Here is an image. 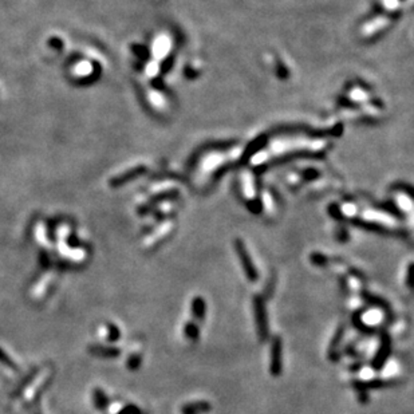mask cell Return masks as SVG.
Wrapping results in <instances>:
<instances>
[{"label": "cell", "instance_id": "obj_21", "mask_svg": "<svg viewBox=\"0 0 414 414\" xmlns=\"http://www.w3.org/2000/svg\"><path fill=\"white\" fill-rule=\"evenodd\" d=\"M184 335L187 339L192 342H197L200 339V327H198L197 322H187L184 326Z\"/></svg>", "mask_w": 414, "mask_h": 414}, {"label": "cell", "instance_id": "obj_5", "mask_svg": "<svg viewBox=\"0 0 414 414\" xmlns=\"http://www.w3.org/2000/svg\"><path fill=\"white\" fill-rule=\"evenodd\" d=\"M239 188H240L242 197L246 200L251 211H253V204H256V206L260 211L256 179H255V174H253L252 170L244 169V170L240 172V174H239Z\"/></svg>", "mask_w": 414, "mask_h": 414}, {"label": "cell", "instance_id": "obj_3", "mask_svg": "<svg viewBox=\"0 0 414 414\" xmlns=\"http://www.w3.org/2000/svg\"><path fill=\"white\" fill-rule=\"evenodd\" d=\"M253 315H255V323H256L257 338L261 343L268 341L270 338V322H268L267 306H265V298L260 293L253 295L252 299Z\"/></svg>", "mask_w": 414, "mask_h": 414}, {"label": "cell", "instance_id": "obj_19", "mask_svg": "<svg viewBox=\"0 0 414 414\" xmlns=\"http://www.w3.org/2000/svg\"><path fill=\"white\" fill-rule=\"evenodd\" d=\"M401 3L402 0H379V7L383 10V14L393 18L401 12Z\"/></svg>", "mask_w": 414, "mask_h": 414}, {"label": "cell", "instance_id": "obj_9", "mask_svg": "<svg viewBox=\"0 0 414 414\" xmlns=\"http://www.w3.org/2000/svg\"><path fill=\"white\" fill-rule=\"evenodd\" d=\"M270 373L278 378L283 373V341L279 335L272 337L270 347Z\"/></svg>", "mask_w": 414, "mask_h": 414}, {"label": "cell", "instance_id": "obj_13", "mask_svg": "<svg viewBox=\"0 0 414 414\" xmlns=\"http://www.w3.org/2000/svg\"><path fill=\"white\" fill-rule=\"evenodd\" d=\"M393 202H394L397 212L402 213L403 216L406 213H410L413 211V200H411V196L406 191L394 192V194H393Z\"/></svg>", "mask_w": 414, "mask_h": 414}, {"label": "cell", "instance_id": "obj_16", "mask_svg": "<svg viewBox=\"0 0 414 414\" xmlns=\"http://www.w3.org/2000/svg\"><path fill=\"white\" fill-rule=\"evenodd\" d=\"M365 312H366L365 308H358L356 312H352V315H351L352 326L356 327L359 333L365 334V335H373V334H375L377 329L373 326H370V324H367L366 322H363L362 316Z\"/></svg>", "mask_w": 414, "mask_h": 414}, {"label": "cell", "instance_id": "obj_18", "mask_svg": "<svg viewBox=\"0 0 414 414\" xmlns=\"http://www.w3.org/2000/svg\"><path fill=\"white\" fill-rule=\"evenodd\" d=\"M212 409L211 403L206 401H194L191 403H185L181 409L183 414H201L206 413Z\"/></svg>", "mask_w": 414, "mask_h": 414}, {"label": "cell", "instance_id": "obj_20", "mask_svg": "<svg viewBox=\"0 0 414 414\" xmlns=\"http://www.w3.org/2000/svg\"><path fill=\"white\" fill-rule=\"evenodd\" d=\"M162 71V63L154 61V59H151L149 62L145 65V77L147 79H157L160 75H161Z\"/></svg>", "mask_w": 414, "mask_h": 414}, {"label": "cell", "instance_id": "obj_25", "mask_svg": "<svg viewBox=\"0 0 414 414\" xmlns=\"http://www.w3.org/2000/svg\"><path fill=\"white\" fill-rule=\"evenodd\" d=\"M139 366H141V356L139 354H133L128 359V367L130 370H137Z\"/></svg>", "mask_w": 414, "mask_h": 414}, {"label": "cell", "instance_id": "obj_26", "mask_svg": "<svg viewBox=\"0 0 414 414\" xmlns=\"http://www.w3.org/2000/svg\"><path fill=\"white\" fill-rule=\"evenodd\" d=\"M96 400H97V406H98L99 409H105V407H107V398L102 392L97 390Z\"/></svg>", "mask_w": 414, "mask_h": 414}, {"label": "cell", "instance_id": "obj_4", "mask_svg": "<svg viewBox=\"0 0 414 414\" xmlns=\"http://www.w3.org/2000/svg\"><path fill=\"white\" fill-rule=\"evenodd\" d=\"M393 24V18L385 14L375 15L374 18L367 19L366 22H363L359 27V37L363 41H370L374 38L379 37L382 33H385L386 29Z\"/></svg>", "mask_w": 414, "mask_h": 414}, {"label": "cell", "instance_id": "obj_6", "mask_svg": "<svg viewBox=\"0 0 414 414\" xmlns=\"http://www.w3.org/2000/svg\"><path fill=\"white\" fill-rule=\"evenodd\" d=\"M173 48H174V38L166 31L156 34L151 44L152 59L162 63L165 62L169 56L172 55Z\"/></svg>", "mask_w": 414, "mask_h": 414}, {"label": "cell", "instance_id": "obj_23", "mask_svg": "<svg viewBox=\"0 0 414 414\" xmlns=\"http://www.w3.org/2000/svg\"><path fill=\"white\" fill-rule=\"evenodd\" d=\"M310 260H311V263L314 264V265H318V267H324V265H327L329 261H330L326 255H323V253H319V252L311 253Z\"/></svg>", "mask_w": 414, "mask_h": 414}, {"label": "cell", "instance_id": "obj_24", "mask_svg": "<svg viewBox=\"0 0 414 414\" xmlns=\"http://www.w3.org/2000/svg\"><path fill=\"white\" fill-rule=\"evenodd\" d=\"M107 339L111 342H115L120 339V330H118V327L115 326V324H109L107 326Z\"/></svg>", "mask_w": 414, "mask_h": 414}, {"label": "cell", "instance_id": "obj_15", "mask_svg": "<svg viewBox=\"0 0 414 414\" xmlns=\"http://www.w3.org/2000/svg\"><path fill=\"white\" fill-rule=\"evenodd\" d=\"M147 101L151 106L154 107L157 111H165L169 107V98H166L165 94L160 88H152L147 92Z\"/></svg>", "mask_w": 414, "mask_h": 414}, {"label": "cell", "instance_id": "obj_14", "mask_svg": "<svg viewBox=\"0 0 414 414\" xmlns=\"http://www.w3.org/2000/svg\"><path fill=\"white\" fill-rule=\"evenodd\" d=\"M345 333H346V326L342 323L339 324L335 331V334L333 335V339L330 342V346H329V358L331 361H338L341 354H339V347H341L342 342H343V338H345Z\"/></svg>", "mask_w": 414, "mask_h": 414}, {"label": "cell", "instance_id": "obj_10", "mask_svg": "<svg viewBox=\"0 0 414 414\" xmlns=\"http://www.w3.org/2000/svg\"><path fill=\"white\" fill-rule=\"evenodd\" d=\"M396 381L383 379V378H371V379H354L351 382L352 388L357 392H369V390H379V389L392 388L396 385Z\"/></svg>", "mask_w": 414, "mask_h": 414}, {"label": "cell", "instance_id": "obj_8", "mask_svg": "<svg viewBox=\"0 0 414 414\" xmlns=\"http://www.w3.org/2000/svg\"><path fill=\"white\" fill-rule=\"evenodd\" d=\"M235 249L238 253V259L240 261L242 270L246 275L247 280L251 283H256L259 280V271H257L256 265L253 263L252 256L249 255L248 249L246 247V243L238 239L235 242Z\"/></svg>", "mask_w": 414, "mask_h": 414}, {"label": "cell", "instance_id": "obj_22", "mask_svg": "<svg viewBox=\"0 0 414 414\" xmlns=\"http://www.w3.org/2000/svg\"><path fill=\"white\" fill-rule=\"evenodd\" d=\"M304 180H306V179H304V176L302 174L301 172H290L286 177L287 184H288V185H290V187H292V188L301 187L302 184L304 183Z\"/></svg>", "mask_w": 414, "mask_h": 414}, {"label": "cell", "instance_id": "obj_27", "mask_svg": "<svg viewBox=\"0 0 414 414\" xmlns=\"http://www.w3.org/2000/svg\"><path fill=\"white\" fill-rule=\"evenodd\" d=\"M410 280H411V264L409 265V267H407V274H406V284L409 288H411Z\"/></svg>", "mask_w": 414, "mask_h": 414}, {"label": "cell", "instance_id": "obj_2", "mask_svg": "<svg viewBox=\"0 0 414 414\" xmlns=\"http://www.w3.org/2000/svg\"><path fill=\"white\" fill-rule=\"evenodd\" d=\"M242 154V147H231L229 151H209L202 154L196 162L193 170L194 183L198 187L211 183L213 176L220 173L224 168H227L231 162L236 161Z\"/></svg>", "mask_w": 414, "mask_h": 414}, {"label": "cell", "instance_id": "obj_1", "mask_svg": "<svg viewBox=\"0 0 414 414\" xmlns=\"http://www.w3.org/2000/svg\"><path fill=\"white\" fill-rule=\"evenodd\" d=\"M329 146V141L324 138H308V137H286L276 138L268 143L261 151H257L251 158L252 166H263L274 158L299 153L320 154Z\"/></svg>", "mask_w": 414, "mask_h": 414}, {"label": "cell", "instance_id": "obj_11", "mask_svg": "<svg viewBox=\"0 0 414 414\" xmlns=\"http://www.w3.org/2000/svg\"><path fill=\"white\" fill-rule=\"evenodd\" d=\"M346 98L352 105L362 106V105L370 103V101H373V94L367 88L363 87V86L352 84V86H350L347 88V92H346Z\"/></svg>", "mask_w": 414, "mask_h": 414}, {"label": "cell", "instance_id": "obj_17", "mask_svg": "<svg viewBox=\"0 0 414 414\" xmlns=\"http://www.w3.org/2000/svg\"><path fill=\"white\" fill-rule=\"evenodd\" d=\"M191 311L194 322L202 323L206 316V302L202 297H194L191 303Z\"/></svg>", "mask_w": 414, "mask_h": 414}, {"label": "cell", "instance_id": "obj_12", "mask_svg": "<svg viewBox=\"0 0 414 414\" xmlns=\"http://www.w3.org/2000/svg\"><path fill=\"white\" fill-rule=\"evenodd\" d=\"M359 295H361L362 301L365 302L367 306H370V307L373 308H378V310H381V311H383L385 314H388V315H392L393 312L392 306H390V303L386 301L385 298L379 297V295H375V293L370 292V291L367 290H361Z\"/></svg>", "mask_w": 414, "mask_h": 414}, {"label": "cell", "instance_id": "obj_7", "mask_svg": "<svg viewBox=\"0 0 414 414\" xmlns=\"http://www.w3.org/2000/svg\"><path fill=\"white\" fill-rule=\"evenodd\" d=\"M393 351V339L388 331H382L379 334V345L377 347V351L374 354L370 362V367L374 371H381L386 366L389 358Z\"/></svg>", "mask_w": 414, "mask_h": 414}]
</instances>
